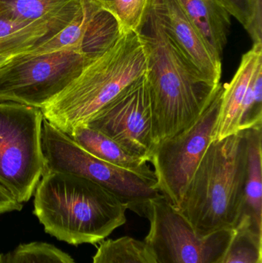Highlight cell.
Wrapping results in <instances>:
<instances>
[{
  "label": "cell",
  "mask_w": 262,
  "mask_h": 263,
  "mask_svg": "<svg viewBox=\"0 0 262 263\" xmlns=\"http://www.w3.org/2000/svg\"><path fill=\"white\" fill-rule=\"evenodd\" d=\"M147 55V79L156 145L192 124L210 104L215 85L191 64L162 29L149 0L138 28Z\"/></svg>",
  "instance_id": "obj_1"
},
{
  "label": "cell",
  "mask_w": 262,
  "mask_h": 263,
  "mask_svg": "<svg viewBox=\"0 0 262 263\" xmlns=\"http://www.w3.org/2000/svg\"><path fill=\"white\" fill-rule=\"evenodd\" d=\"M82 0H72L55 13L35 21L0 16V55L26 53L66 27L75 17Z\"/></svg>",
  "instance_id": "obj_13"
},
{
  "label": "cell",
  "mask_w": 262,
  "mask_h": 263,
  "mask_svg": "<svg viewBox=\"0 0 262 263\" xmlns=\"http://www.w3.org/2000/svg\"><path fill=\"white\" fill-rule=\"evenodd\" d=\"M68 136L88 153L101 160L156 182L155 174L149 168L146 159L132 154L104 133L84 125L75 128Z\"/></svg>",
  "instance_id": "obj_16"
},
{
  "label": "cell",
  "mask_w": 262,
  "mask_h": 263,
  "mask_svg": "<svg viewBox=\"0 0 262 263\" xmlns=\"http://www.w3.org/2000/svg\"><path fill=\"white\" fill-rule=\"evenodd\" d=\"M41 144L44 172L89 179L115 195L138 216L147 218L151 202L163 196L155 182L92 156L44 118Z\"/></svg>",
  "instance_id": "obj_5"
},
{
  "label": "cell",
  "mask_w": 262,
  "mask_h": 263,
  "mask_svg": "<svg viewBox=\"0 0 262 263\" xmlns=\"http://www.w3.org/2000/svg\"><path fill=\"white\" fill-rule=\"evenodd\" d=\"M23 204L17 202L6 190L0 186V215L9 212L20 211Z\"/></svg>",
  "instance_id": "obj_26"
},
{
  "label": "cell",
  "mask_w": 262,
  "mask_h": 263,
  "mask_svg": "<svg viewBox=\"0 0 262 263\" xmlns=\"http://www.w3.org/2000/svg\"><path fill=\"white\" fill-rule=\"evenodd\" d=\"M34 193L33 213L45 232L70 245L100 243L126 222L127 205L80 176L44 172Z\"/></svg>",
  "instance_id": "obj_2"
},
{
  "label": "cell",
  "mask_w": 262,
  "mask_h": 263,
  "mask_svg": "<svg viewBox=\"0 0 262 263\" xmlns=\"http://www.w3.org/2000/svg\"><path fill=\"white\" fill-rule=\"evenodd\" d=\"M223 85L201 116L184 130L158 144L150 162L159 193L178 209L201 158L214 140Z\"/></svg>",
  "instance_id": "obj_8"
},
{
  "label": "cell",
  "mask_w": 262,
  "mask_h": 263,
  "mask_svg": "<svg viewBox=\"0 0 262 263\" xmlns=\"http://www.w3.org/2000/svg\"><path fill=\"white\" fill-rule=\"evenodd\" d=\"M16 55H0V69Z\"/></svg>",
  "instance_id": "obj_27"
},
{
  "label": "cell",
  "mask_w": 262,
  "mask_h": 263,
  "mask_svg": "<svg viewBox=\"0 0 262 263\" xmlns=\"http://www.w3.org/2000/svg\"><path fill=\"white\" fill-rule=\"evenodd\" d=\"M144 242L157 263H214L229 245L234 230L200 235L164 196L151 202Z\"/></svg>",
  "instance_id": "obj_9"
},
{
  "label": "cell",
  "mask_w": 262,
  "mask_h": 263,
  "mask_svg": "<svg viewBox=\"0 0 262 263\" xmlns=\"http://www.w3.org/2000/svg\"><path fill=\"white\" fill-rule=\"evenodd\" d=\"M0 263H75L63 250L52 244L32 242L20 244L12 251L0 254Z\"/></svg>",
  "instance_id": "obj_20"
},
{
  "label": "cell",
  "mask_w": 262,
  "mask_h": 263,
  "mask_svg": "<svg viewBox=\"0 0 262 263\" xmlns=\"http://www.w3.org/2000/svg\"><path fill=\"white\" fill-rule=\"evenodd\" d=\"M38 108L0 101V186L17 202H28L44 173Z\"/></svg>",
  "instance_id": "obj_6"
},
{
  "label": "cell",
  "mask_w": 262,
  "mask_h": 263,
  "mask_svg": "<svg viewBox=\"0 0 262 263\" xmlns=\"http://www.w3.org/2000/svg\"><path fill=\"white\" fill-rule=\"evenodd\" d=\"M247 32L253 44L262 43V0H255L253 18Z\"/></svg>",
  "instance_id": "obj_25"
},
{
  "label": "cell",
  "mask_w": 262,
  "mask_h": 263,
  "mask_svg": "<svg viewBox=\"0 0 262 263\" xmlns=\"http://www.w3.org/2000/svg\"><path fill=\"white\" fill-rule=\"evenodd\" d=\"M178 2L212 55L221 62L231 26L229 12L218 0Z\"/></svg>",
  "instance_id": "obj_15"
},
{
  "label": "cell",
  "mask_w": 262,
  "mask_h": 263,
  "mask_svg": "<svg viewBox=\"0 0 262 263\" xmlns=\"http://www.w3.org/2000/svg\"><path fill=\"white\" fill-rule=\"evenodd\" d=\"M262 63V43L253 44L241 57V63L229 83L223 85L214 140L239 133L240 115L251 80Z\"/></svg>",
  "instance_id": "obj_14"
},
{
  "label": "cell",
  "mask_w": 262,
  "mask_h": 263,
  "mask_svg": "<svg viewBox=\"0 0 262 263\" xmlns=\"http://www.w3.org/2000/svg\"><path fill=\"white\" fill-rule=\"evenodd\" d=\"M92 61L75 50L15 55L0 69V101L41 109Z\"/></svg>",
  "instance_id": "obj_7"
},
{
  "label": "cell",
  "mask_w": 262,
  "mask_h": 263,
  "mask_svg": "<svg viewBox=\"0 0 262 263\" xmlns=\"http://www.w3.org/2000/svg\"><path fill=\"white\" fill-rule=\"evenodd\" d=\"M245 133L247 141V165L239 222L247 219L254 230L262 233L261 127L247 129Z\"/></svg>",
  "instance_id": "obj_17"
},
{
  "label": "cell",
  "mask_w": 262,
  "mask_h": 263,
  "mask_svg": "<svg viewBox=\"0 0 262 263\" xmlns=\"http://www.w3.org/2000/svg\"><path fill=\"white\" fill-rule=\"evenodd\" d=\"M92 263H157L145 243L130 236L100 242Z\"/></svg>",
  "instance_id": "obj_19"
},
{
  "label": "cell",
  "mask_w": 262,
  "mask_h": 263,
  "mask_svg": "<svg viewBox=\"0 0 262 263\" xmlns=\"http://www.w3.org/2000/svg\"><path fill=\"white\" fill-rule=\"evenodd\" d=\"M123 32L112 14L91 0H82L78 12L66 27L26 53L36 55L75 50L94 60L109 49Z\"/></svg>",
  "instance_id": "obj_11"
},
{
  "label": "cell",
  "mask_w": 262,
  "mask_h": 263,
  "mask_svg": "<svg viewBox=\"0 0 262 263\" xmlns=\"http://www.w3.org/2000/svg\"><path fill=\"white\" fill-rule=\"evenodd\" d=\"M112 14L124 32H136L146 15L149 0H91Z\"/></svg>",
  "instance_id": "obj_22"
},
{
  "label": "cell",
  "mask_w": 262,
  "mask_h": 263,
  "mask_svg": "<svg viewBox=\"0 0 262 263\" xmlns=\"http://www.w3.org/2000/svg\"><path fill=\"white\" fill-rule=\"evenodd\" d=\"M223 7L233 15L245 29H249L254 15L255 0H218Z\"/></svg>",
  "instance_id": "obj_24"
},
{
  "label": "cell",
  "mask_w": 262,
  "mask_h": 263,
  "mask_svg": "<svg viewBox=\"0 0 262 263\" xmlns=\"http://www.w3.org/2000/svg\"><path fill=\"white\" fill-rule=\"evenodd\" d=\"M262 126V63L256 68L243 101L239 131Z\"/></svg>",
  "instance_id": "obj_23"
},
{
  "label": "cell",
  "mask_w": 262,
  "mask_h": 263,
  "mask_svg": "<svg viewBox=\"0 0 262 263\" xmlns=\"http://www.w3.org/2000/svg\"><path fill=\"white\" fill-rule=\"evenodd\" d=\"M146 73L125 88L86 125L149 162L156 143Z\"/></svg>",
  "instance_id": "obj_10"
},
{
  "label": "cell",
  "mask_w": 262,
  "mask_h": 263,
  "mask_svg": "<svg viewBox=\"0 0 262 263\" xmlns=\"http://www.w3.org/2000/svg\"><path fill=\"white\" fill-rule=\"evenodd\" d=\"M147 68V55L138 32L126 31L40 109L43 118L69 135L87 124L125 88L146 74Z\"/></svg>",
  "instance_id": "obj_4"
},
{
  "label": "cell",
  "mask_w": 262,
  "mask_h": 263,
  "mask_svg": "<svg viewBox=\"0 0 262 263\" xmlns=\"http://www.w3.org/2000/svg\"><path fill=\"white\" fill-rule=\"evenodd\" d=\"M214 263H262V233L254 230L247 219L240 221L229 245Z\"/></svg>",
  "instance_id": "obj_18"
},
{
  "label": "cell",
  "mask_w": 262,
  "mask_h": 263,
  "mask_svg": "<svg viewBox=\"0 0 262 263\" xmlns=\"http://www.w3.org/2000/svg\"><path fill=\"white\" fill-rule=\"evenodd\" d=\"M246 165L245 131L211 142L177 209L198 234L237 227L244 199Z\"/></svg>",
  "instance_id": "obj_3"
},
{
  "label": "cell",
  "mask_w": 262,
  "mask_h": 263,
  "mask_svg": "<svg viewBox=\"0 0 262 263\" xmlns=\"http://www.w3.org/2000/svg\"><path fill=\"white\" fill-rule=\"evenodd\" d=\"M157 20L168 38L205 77L220 84L221 62L212 55L178 0H150Z\"/></svg>",
  "instance_id": "obj_12"
},
{
  "label": "cell",
  "mask_w": 262,
  "mask_h": 263,
  "mask_svg": "<svg viewBox=\"0 0 262 263\" xmlns=\"http://www.w3.org/2000/svg\"><path fill=\"white\" fill-rule=\"evenodd\" d=\"M72 0H0V16L35 21L63 9Z\"/></svg>",
  "instance_id": "obj_21"
}]
</instances>
